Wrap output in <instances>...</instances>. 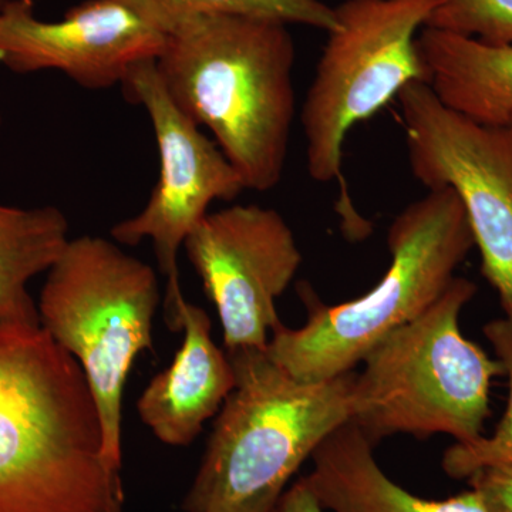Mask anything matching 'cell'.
I'll list each match as a JSON object with an SVG mask.
<instances>
[{
	"label": "cell",
	"mask_w": 512,
	"mask_h": 512,
	"mask_svg": "<svg viewBox=\"0 0 512 512\" xmlns=\"http://www.w3.org/2000/svg\"><path fill=\"white\" fill-rule=\"evenodd\" d=\"M79 362L42 326L0 328V512H124Z\"/></svg>",
	"instance_id": "obj_1"
},
{
	"label": "cell",
	"mask_w": 512,
	"mask_h": 512,
	"mask_svg": "<svg viewBox=\"0 0 512 512\" xmlns=\"http://www.w3.org/2000/svg\"><path fill=\"white\" fill-rule=\"evenodd\" d=\"M387 247L389 269L360 298L325 305L311 286H299L308 320L302 328L282 323L272 332L266 352L276 365L309 383L353 372L377 343L439 301L476 244L456 192L444 187L394 218Z\"/></svg>",
	"instance_id": "obj_4"
},
{
	"label": "cell",
	"mask_w": 512,
	"mask_h": 512,
	"mask_svg": "<svg viewBox=\"0 0 512 512\" xmlns=\"http://www.w3.org/2000/svg\"><path fill=\"white\" fill-rule=\"evenodd\" d=\"M161 302L153 266L107 238H72L47 271L40 326L82 367L92 387L107 456L123 467V396L137 357L153 349Z\"/></svg>",
	"instance_id": "obj_6"
},
{
	"label": "cell",
	"mask_w": 512,
	"mask_h": 512,
	"mask_svg": "<svg viewBox=\"0 0 512 512\" xmlns=\"http://www.w3.org/2000/svg\"><path fill=\"white\" fill-rule=\"evenodd\" d=\"M355 423L343 424L312 456L306 483L328 512H488L476 491L426 500L394 483Z\"/></svg>",
	"instance_id": "obj_13"
},
{
	"label": "cell",
	"mask_w": 512,
	"mask_h": 512,
	"mask_svg": "<svg viewBox=\"0 0 512 512\" xmlns=\"http://www.w3.org/2000/svg\"><path fill=\"white\" fill-rule=\"evenodd\" d=\"M6 2H8V0H0V9H2L3 6L6 5Z\"/></svg>",
	"instance_id": "obj_21"
},
{
	"label": "cell",
	"mask_w": 512,
	"mask_h": 512,
	"mask_svg": "<svg viewBox=\"0 0 512 512\" xmlns=\"http://www.w3.org/2000/svg\"><path fill=\"white\" fill-rule=\"evenodd\" d=\"M0 128H2V114H0Z\"/></svg>",
	"instance_id": "obj_22"
},
{
	"label": "cell",
	"mask_w": 512,
	"mask_h": 512,
	"mask_svg": "<svg viewBox=\"0 0 512 512\" xmlns=\"http://www.w3.org/2000/svg\"><path fill=\"white\" fill-rule=\"evenodd\" d=\"M412 174L451 188L466 211L481 272L512 315V124L490 126L450 109L426 82L399 93Z\"/></svg>",
	"instance_id": "obj_8"
},
{
	"label": "cell",
	"mask_w": 512,
	"mask_h": 512,
	"mask_svg": "<svg viewBox=\"0 0 512 512\" xmlns=\"http://www.w3.org/2000/svg\"><path fill=\"white\" fill-rule=\"evenodd\" d=\"M288 25L200 16L167 36L156 64L178 109L210 130L247 190L281 183L296 113Z\"/></svg>",
	"instance_id": "obj_2"
},
{
	"label": "cell",
	"mask_w": 512,
	"mask_h": 512,
	"mask_svg": "<svg viewBox=\"0 0 512 512\" xmlns=\"http://www.w3.org/2000/svg\"><path fill=\"white\" fill-rule=\"evenodd\" d=\"M439 0H343L301 110L306 168L313 181L338 180L350 201L343 147L356 124L375 116L407 84L426 82L417 36ZM356 214V212H355Z\"/></svg>",
	"instance_id": "obj_7"
},
{
	"label": "cell",
	"mask_w": 512,
	"mask_h": 512,
	"mask_svg": "<svg viewBox=\"0 0 512 512\" xmlns=\"http://www.w3.org/2000/svg\"><path fill=\"white\" fill-rule=\"evenodd\" d=\"M165 40L120 0H84L56 22L37 18L33 0H8L0 9L6 69L57 70L87 90L121 86L134 64L161 55Z\"/></svg>",
	"instance_id": "obj_11"
},
{
	"label": "cell",
	"mask_w": 512,
	"mask_h": 512,
	"mask_svg": "<svg viewBox=\"0 0 512 512\" xmlns=\"http://www.w3.org/2000/svg\"><path fill=\"white\" fill-rule=\"evenodd\" d=\"M69 232V220L53 205H0V328L40 325L28 284L56 264L72 239Z\"/></svg>",
	"instance_id": "obj_15"
},
{
	"label": "cell",
	"mask_w": 512,
	"mask_h": 512,
	"mask_svg": "<svg viewBox=\"0 0 512 512\" xmlns=\"http://www.w3.org/2000/svg\"><path fill=\"white\" fill-rule=\"evenodd\" d=\"M488 512H512V464L481 467L467 478Z\"/></svg>",
	"instance_id": "obj_19"
},
{
	"label": "cell",
	"mask_w": 512,
	"mask_h": 512,
	"mask_svg": "<svg viewBox=\"0 0 512 512\" xmlns=\"http://www.w3.org/2000/svg\"><path fill=\"white\" fill-rule=\"evenodd\" d=\"M272 512H328L320 505L305 477L286 488Z\"/></svg>",
	"instance_id": "obj_20"
},
{
	"label": "cell",
	"mask_w": 512,
	"mask_h": 512,
	"mask_svg": "<svg viewBox=\"0 0 512 512\" xmlns=\"http://www.w3.org/2000/svg\"><path fill=\"white\" fill-rule=\"evenodd\" d=\"M124 96L147 111L160 156V177L146 207L110 229L120 245L136 247L150 239L160 272L167 278L164 320L171 332L181 330L178 252L214 201H232L247 190L234 165L214 138L205 136L178 109L165 90L156 59L136 63L121 83Z\"/></svg>",
	"instance_id": "obj_9"
},
{
	"label": "cell",
	"mask_w": 512,
	"mask_h": 512,
	"mask_svg": "<svg viewBox=\"0 0 512 512\" xmlns=\"http://www.w3.org/2000/svg\"><path fill=\"white\" fill-rule=\"evenodd\" d=\"M144 22L168 36L200 16L238 15L303 25L330 33L338 29L335 8L322 0H120Z\"/></svg>",
	"instance_id": "obj_16"
},
{
	"label": "cell",
	"mask_w": 512,
	"mask_h": 512,
	"mask_svg": "<svg viewBox=\"0 0 512 512\" xmlns=\"http://www.w3.org/2000/svg\"><path fill=\"white\" fill-rule=\"evenodd\" d=\"M184 248L217 308L225 352L268 348L269 333L282 325L276 301L302 265L285 218L274 208L231 205L208 212Z\"/></svg>",
	"instance_id": "obj_10"
},
{
	"label": "cell",
	"mask_w": 512,
	"mask_h": 512,
	"mask_svg": "<svg viewBox=\"0 0 512 512\" xmlns=\"http://www.w3.org/2000/svg\"><path fill=\"white\" fill-rule=\"evenodd\" d=\"M181 330L183 345L173 363L154 376L137 402L141 421L171 447L194 443L235 386L234 367L215 345L210 316L201 306L185 301Z\"/></svg>",
	"instance_id": "obj_12"
},
{
	"label": "cell",
	"mask_w": 512,
	"mask_h": 512,
	"mask_svg": "<svg viewBox=\"0 0 512 512\" xmlns=\"http://www.w3.org/2000/svg\"><path fill=\"white\" fill-rule=\"evenodd\" d=\"M476 293L473 281L456 276L439 301L363 359L350 421L375 446L393 434H447L456 443L484 436L491 384L505 369L461 333V312Z\"/></svg>",
	"instance_id": "obj_5"
},
{
	"label": "cell",
	"mask_w": 512,
	"mask_h": 512,
	"mask_svg": "<svg viewBox=\"0 0 512 512\" xmlns=\"http://www.w3.org/2000/svg\"><path fill=\"white\" fill-rule=\"evenodd\" d=\"M424 28L487 45H512V0H439Z\"/></svg>",
	"instance_id": "obj_18"
},
{
	"label": "cell",
	"mask_w": 512,
	"mask_h": 512,
	"mask_svg": "<svg viewBox=\"0 0 512 512\" xmlns=\"http://www.w3.org/2000/svg\"><path fill=\"white\" fill-rule=\"evenodd\" d=\"M235 386L217 414L184 512H272L299 468L350 421L355 372L301 382L266 349L227 353Z\"/></svg>",
	"instance_id": "obj_3"
},
{
	"label": "cell",
	"mask_w": 512,
	"mask_h": 512,
	"mask_svg": "<svg viewBox=\"0 0 512 512\" xmlns=\"http://www.w3.org/2000/svg\"><path fill=\"white\" fill-rule=\"evenodd\" d=\"M417 50L427 84L450 109L490 126L512 124V45L423 28Z\"/></svg>",
	"instance_id": "obj_14"
},
{
	"label": "cell",
	"mask_w": 512,
	"mask_h": 512,
	"mask_svg": "<svg viewBox=\"0 0 512 512\" xmlns=\"http://www.w3.org/2000/svg\"><path fill=\"white\" fill-rule=\"evenodd\" d=\"M493 346L495 357L503 363L508 380V403L503 419L493 436H481L468 443H456L447 448L441 460L444 473L453 480H467L481 467L512 464V315L494 319L483 329Z\"/></svg>",
	"instance_id": "obj_17"
}]
</instances>
